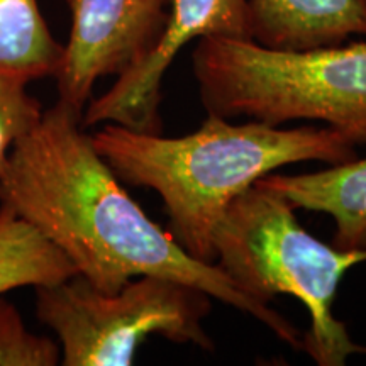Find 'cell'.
<instances>
[{
    "instance_id": "obj_1",
    "label": "cell",
    "mask_w": 366,
    "mask_h": 366,
    "mask_svg": "<svg viewBox=\"0 0 366 366\" xmlns=\"http://www.w3.org/2000/svg\"><path fill=\"white\" fill-rule=\"evenodd\" d=\"M81 114L61 100L12 146L0 173V204L33 224L97 290L117 292L143 274L197 287L264 324L302 350V332L246 295L216 263L192 258L146 216L84 131Z\"/></svg>"
},
{
    "instance_id": "obj_4",
    "label": "cell",
    "mask_w": 366,
    "mask_h": 366,
    "mask_svg": "<svg viewBox=\"0 0 366 366\" xmlns=\"http://www.w3.org/2000/svg\"><path fill=\"white\" fill-rule=\"evenodd\" d=\"M294 207L273 192L249 187L232 200L214 232L216 264L246 295L264 305L294 295L309 309L312 326L302 350L320 366H341L366 347L351 341L332 314L337 287L366 249H337L309 234Z\"/></svg>"
},
{
    "instance_id": "obj_12",
    "label": "cell",
    "mask_w": 366,
    "mask_h": 366,
    "mask_svg": "<svg viewBox=\"0 0 366 366\" xmlns=\"http://www.w3.org/2000/svg\"><path fill=\"white\" fill-rule=\"evenodd\" d=\"M29 80L11 71H0V173L12 146L29 134L43 117V107L27 92Z\"/></svg>"
},
{
    "instance_id": "obj_5",
    "label": "cell",
    "mask_w": 366,
    "mask_h": 366,
    "mask_svg": "<svg viewBox=\"0 0 366 366\" xmlns=\"http://www.w3.org/2000/svg\"><path fill=\"white\" fill-rule=\"evenodd\" d=\"M210 297L172 278L143 274L117 292L97 290L80 274L36 287V314L56 332L65 366H129L148 336L214 351L202 326Z\"/></svg>"
},
{
    "instance_id": "obj_3",
    "label": "cell",
    "mask_w": 366,
    "mask_h": 366,
    "mask_svg": "<svg viewBox=\"0 0 366 366\" xmlns=\"http://www.w3.org/2000/svg\"><path fill=\"white\" fill-rule=\"evenodd\" d=\"M192 70L209 116L269 126L317 121L366 144V39L305 51L253 39H197Z\"/></svg>"
},
{
    "instance_id": "obj_13",
    "label": "cell",
    "mask_w": 366,
    "mask_h": 366,
    "mask_svg": "<svg viewBox=\"0 0 366 366\" xmlns=\"http://www.w3.org/2000/svg\"><path fill=\"white\" fill-rule=\"evenodd\" d=\"M61 347L46 336L29 332L11 302L0 299V366H54Z\"/></svg>"
},
{
    "instance_id": "obj_7",
    "label": "cell",
    "mask_w": 366,
    "mask_h": 366,
    "mask_svg": "<svg viewBox=\"0 0 366 366\" xmlns=\"http://www.w3.org/2000/svg\"><path fill=\"white\" fill-rule=\"evenodd\" d=\"M249 17V0H172L167 29L153 51L86 105L81 126L86 129L114 122L136 131L162 132V81L180 49L207 36L251 39Z\"/></svg>"
},
{
    "instance_id": "obj_9",
    "label": "cell",
    "mask_w": 366,
    "mask_h": 366,
    "mask_svg": "<svg viewBox=\"0 0 366 366\" xmlns=\"http://www.w3.org/2000/svg\"><path fill=\"white\" fill-rule=\"evenodd\" d=\"M254 185L280 195L294 209L329 214L336 224L334 248L366 249V158L300 175L269 173Z\"/></svg>"
},
{
    "instance_id": "obj_8",
    "label": "cell",
    "mask_w": 366,
    "mask_h": 366,
    "mask_svg": "<svg viewBox=\"0 0 366 366\" xmlns=\"http://www.w3.org/2000/svg\"><path fill=\"white\" fill-rule=\"evenodd\" d=\"M251 39L305 51L366 39V0H249Z\"/></svg>"
},
{
    "instance_id": "obj_11",
    "label": "cell",
    "mask_w": 366,
    "mask_h": 366,
    "mask_svg": "<svg viewBox=\"0 0 366 366\" xmlns=\"http://www.w3.org/2000/svg\"><path fill=\"white\" fill-rule=\"evenodd\" d=\"M65 44L53 38L38 0H0V71L29 81L56 76Z\"/></svg>"
},
{
    "instance_id": "obj_10",
    "label": "cell",
    "mask_w": 366,
    "mask_h": 366,
    "mask_svg": "<svg viewBox=\"0 0 366 366\" xmlns=\"http://www.w3.org/2000/svg\"><path fill=\"white\" fill-rule=\"evenodd\" d=\"M76 273L70 259L33 224L0 204V295L19 287H48Z\"/></svg>"
},
{
    "instance_id": "obj_6",
    "label": "cell",
    "mask_w": 366,
    "mask_h": 366,
    "mask_svg": "<svg viewBox=\"0 0 366 366\" xmlns=\"http://www.w3.org/2000/svg\"><path fill=\"white\" fill-rule=\"evenodd\" d=\"M70 38L54 76L61 102L84 114L100 79L139 65L162 39L172 0H66Z\"/></svg>"
},
{
    "instance_id": "obj_2",
    "label": "cell",
    "mask_w": 366,
    "mask_h": 366,
    "mask_svg": "<svg viewBox=\"0 0 366 366\" xmlns=\"http://www.w3.org/2000/svg\"><path fill=\"white\" fill-rule=\"evenodd\" d=\"M92 143L122 183L162 197L173 237L202 263H216L217 224L232 200L259 178L287 164L358 158L356 146L327 126L283 129L259 121L231 124L217 116L183 137L109 122L92 134Z\"/></svg>"
}]
</instances>
